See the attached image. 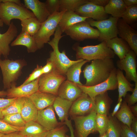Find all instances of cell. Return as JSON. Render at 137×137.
<instances>
[{
	"mask_svg": "<svg viewBox=\"0 0 137 137\" xmlns=\"http://www.w3.org/2000/svg\"><path fill=\"white\" fill-rule=\"evenodd\" d=\"M115 68L112 59L93 60L87 65L83 73L86 82L84 85L91 86L101 83L107 79Z\"/></svg>",
	"mask_w": 137,
	"mask_h": 137,
	"instance_id": "obj_1",
	"label": "cell"
},
{
	"mask_svg": "<svg viewBox=\"0 0 137 137\" xmlns=\"http://www.w3.org/2000/svg\"><path fill=\"white\" fill-rule=\"evenodd\" d=\"M58 26L54 34V37L48 43L52 47L53 50L50 52L49 57L47 61L52 63L53 69L59 74L64 76L68 68L72 65L83 60L80 59L76 60H70L66 55L65 50L60 52L59 49L60 40L63 36Z\"/></svg>",
	"mask_w": 137,
	"mask_h": 137,
	"instance_id": "obj_2",
	"label": "cell"
},
{
	"mask_svg": "<svg viewBox=\"0 0 137 137\" xmlns=\"http://www.w3.org/2000/svg\"><path fill=\"white\" fill-rule=\"evenodd\" d=\"M74 48L77 60L82 59L89 61L97 59H112L115 55L113 51L107 46L105 41L95 45L81 47L76 45Z\"/></svg>",
	"mask_w": 137,
	"mask_h": 137,
	"instance_id": "obj_3",
	"label": "cell"
},
{
	"mask_svg": "<svg viewBox=\"0 0 137 137\" xmlns=\"http://www.w3.org/2000/svg\"><path fill=\"white\" fill-rule=\"evenodd\" d=\"M66 11L55 12L50 15L45 21L41 23L38 31L33 36L38 49L42 48L45 44L50 40V37L54 34L59 21Z\"/></svg>",
	"mask_w": 137,
	"mask_h": 137,
	"instance_id": "obj_4",
	"label": "cell"
},
{
	"mask_svg": "<svg viewBox=\"0 0 137 137\" xmlns=\"http://www.w3.org/2000/svg\"><path fill=\"white\" fill-rule=\"evenodd\" d=\"M34 17L32 12L23 5L11 2H0V19L6 25L9 26L13 19L21 21Z\"/></svg>",
	"mask_w": 137,
	"mask_h": 137,
	"instance_id": "obj_5",
	"label": "cell"
},
{
	"mask_svg": "<svg viewBox=\"0 0 137 137\" xmlns=\"http://www.w3.org/2000/svg\"><path fill=\"white\" fill-rule=\"evenodd\" d=\"M23 60H10L0 59V67L3 76L4 89H10L11 85L15 83L21 73L22 70L26 65Z\"/></svg>",
	"mask_w": 137,
	"mask_h": 137,
	"instance_id": "obj_6",
	"label": "cell"
},
{
	"mask_svg": "<svg viewBox=\"0 0 137 137\" xmlns=\"http://www.w3.org/2000/svg\"><path fill=\"white\" fill-rule=\"evenodd\" d=\"M118 19L111 16L101 20L96 21L88 18L86 21L91 26L97 28L99 32L98 39L102 42L117 37V24Z\"/></svg>",
	"mask_w": 137,
	"mask_h": 137,
	"instance_id": "obj_7",
	"label": "cell"
},
{
	"mask_svg": "<svg viewBox=\"0 0 137 137\" xmlns=\"http://www.w3.org/2000/svg\"><path fill=\"white\" fill-rule=\"evenodd\" d=\"M96 114V112L93 111L87 115L72 118L75 122V137H87L91 133L98 132L95 121Z\"/></svg>",
	"mask_w": 137,
	"mask_h": 137,
	"instance_id": "obj_8",
	"label": "cell"
},
{
	"mask_svg": "<svg viewBox=\"0 0 137 137\" xmlns=\"http://www.w3.org/2000/svg\"><path fill=\"white\" fill-rule=\"evenodd\" d=\"M73 40L81 41L87 39H97L99 32L92 27L86 20L78 23L64 32Z\"/></svg>",
	"mask_w": 137,
	"mask_h": 137,
	"instance_id": "obj_9",
	"label": "cell"
},
{
	"mask_svg": "<svg viewBox=\"0 0 137 137\" xmlns=\"http://www.w3.org/2000/svg\"><path fill=\"white\" fill-rule=\"evenodd\" d=\"M65 79L64 76L53 70L49 73L42 74L39 78V91L50 93L57 96L58 89Z\"/></svg>",
	"mask_w": 137,
	"mask_h": 137,
	"instance_id": "obj_10",
	"label": "cell"
},
{
	"mask_svg": "<svg viewBox=\"0 0 137 137\" xmlns=\"http://www.w3.org/2000/svg\"><path fill=\"white\" fill-rule=\"evenodd\" d=\"M116 70L115 67L107 79L97 85L91 86H86L84 85H77L83 93L94 100L95 97L97 95L108 90H114L117 88Z\"/></svg>",
	"mask_w": 137,
	"mask_h": 137,
	"instance_id": "obj_11",
	"label": "cell"
},
{
	"mask_svg": "<svg viewBox=\"0 0 137 137\" xmlns=\"http://www.w3.org/2000/svg\"><path fill=\"white\" fill-rule=\"evenodd\" d=\"M95 107L94 100L83 92L73 102L69 113L72 118L77 116L86 115L94 111Z\"/></svg>",
	"mask_w": 137,
	"mask_h": 137,
	"instance_id": "obj_12",
	"label": "cell"
},
{
	"mask_svg": "<svg viewBox=\"0 0 137 137\" xmlns=\"http://www.w3.org/2000/svg\"><path fill=\"white\" fill-rule=\"evenodd\" d=\"M136 54L131 50L125 57L117 60L116 65L118 68L125 73V77L129 82H137L136 72Z\"/></svg>",
	"mask_w": 137,
	"mask_h": 137,
	"instance_id": "obj_13",
	"label": "cell"
},
{
	"mask_svg": "<svg viewBox=\"0 0 137 137\" xmlns=\"http://www.w3.org/2000/svg\"><path fill=\"white\" fill-rule=\"evenodd\" d=\"M117 35L126 41L131 49L137 54V32L121 18L117 24Z\"/></svg>",
	"mask_w": 137,
	"mask_h": 137,
	"instance_id": "obj_14",
	"label": "cell"
},
{
	"mask_svg": "<svg viewBox=\"0 0 137 137\" xmlns=\"http://www.w3.org/2000/svg\"><path fill=\"white\" fill-rule=\"evenodd\" d=\"M39 78L25 85L16 87L15 83L12 84L10 89H7V98L28 97L39 91Z\"/></svg>",
	"mask_w": 137,
	"mask_h": 137,
	"instance_id": "obj_15",
	"label": "cell"
},
{
	"mask_svg": "<svg viewBox=\"0 0 137 137\" xmlns=\"http://www.w3.org/2000/svg\"><path fill=\"white\" fill-rule=\"evenodd\" d=\"M75 12L81 16L96 21L106 19L108 17V14L105 12L104 7L96 5L89 1L79 7Z\"/></svg>",
	"mask_w": 137,
	"mask_h": 137,
	"instance_id": "obj_16",
	"label": "cell"
},
{
	"mask_svg": "<svg viewBox=\"0 0 137 137\" xmlns=\"http://www.w3.org/2000/svg\"><path fill=\"white\" fill-rule=\"evenodd\" d=\"M36 122L48 131L63 125L57 121L53 105L38 110Z\"/></svg>",
	"mask_w": 137,
	"mask_h": 137,
	"instance_id": "obj_17",
	"label": "cell"
},
{
	"mask_svg": "<svg viewBox=\"0 0 137 137\" xmlns=\"http://www.w3.org/2000/svg\"><path fill=\"white\" fill-rule=\"evenodd\" d=\"M83 93L77 84L67 80L64 81L60 86L57 96L73 102Z\"/></svg>",
	"mask_w": 137,
	"mask_h": 137,
	"instance_id": "obj_18",
	"label": "cell"
},
{
	"mask_svg": "<svg viewBox=\"0 0 137 137\" xmlns=\"http://www.w3.org/2000/svg\"><path fill=\"white\" fill-rule=\"evenodd\" d=\"M18 32L16 26L11 22L6 32L0 33V57L3 55L5 59L7 58L10 50L9 44L17 36Z\"/></svg>",
	"mask_w": 137,
	"mask_h": 137,
	"instance_id": "obj_19",
	"label": "cell"
},
{
	"mask_svg": "<svg viewBox=\"0 0 137 137\" xmlns=\"http://www.w3.org/2000/svg\"><path fill=\"white\" fill-rule=\"evenodd\" d=\"M24 6L30 9L41 23L45 21L50 15L45 3L38 0H24Z\"/></svg>",
	"mask_w": 137,
	"mask_h": 137,
	"instance_id": "obj_20",
	"label": "cell"
},
{
	"mask_svg": "<svg viewBox=\"0 0 137 137\" xmlns=\"http://www.w3.org/2000/svg\"><path fill=\"white\" fill-rule=\"evenodd\" d=\"M57 96L50 93L38 91L28 97L39 110L53 105Z\"/></svg>",
	"mask_w": 137,
	"mask_h": 137,
	"instance_id": "obj_21",
	"label": "cell"
},
{
	"mask_svg": "<svg viewBox=\"0 0 137 137\" xmlns=\"http://www.w3.org/2000/svg\"><path fill=\"white\" fill-rule=\"evenodd\" d=\"M105 42L107 46L113 50L119 60L124 58L131 50L127 42L121 38L117 37Z\"/></svg>",
	"mask_w": 137,
	"mask_h": 137,
	"instance_id": "obj_22",
	"label": "cell"
},
{
	"mask_svg": "<svg viewBox=\"0 0 137 137\" xmlns=\"http://www.w3.org/2000/svg\"><path fill=\"white\" fill-rule=\"evenodd\" d=\"M88 18L80 16L75 12L66 11L62 15L58 26L63 33L74 25L84 21Z\"/></svg>",
	"mask_w": 137,
	"mask_h": 137,
	"instance_id": "obj_23",
	"label": "cell"
},
{
	"mask_svg": "<svg viewBox=\"0 0 137 137\" xmlns=\"http://www.w3.org/2000/svg\"><path fill=\"white\" fill-rule=\"evenodd\" d=\"M48 131L36 122L30 121L26 122L20 132L25 137H45Z\"/></svg>",
	"mask_w": 137,
	"mask_h": 137,
	"instance_id": "obj_24",
	"label": "cell"
},
{
	"mask_svg": "<svg viewBox=\"0 0 137 137\" xmlns=\"http://www.w3.org/2000/svg\"><path fill=\"white\" fill-rule=\"evenodd\" d=\"M73 102L57 96L53 106L61 122L63 123L68 118V112Z\"/></svg>",
	"mask_w": 137,
	"mask_h": 137,
	"instance_id": "obj_25",
	"label": "cell"
},
{
	"mask_svg": "<svg viewBox=\"0 0 137 137\" xmlns=\"http://www.w3.org/2000/svg\"><path fill=\"white\" fill-rule=\"evenodd\" d=\"M94 111L96 114L107 116L112 100L109 96L107 91L96 96L94 98Z\"/></svg>",
	"mask_w": 137,
	"mask_h": 137,
	"instance_id": "obj_26",
	"label": "cell"
},
{
	"mask_svg": "<svg viewBox=\"0 0 137 137\" xmlns=\"http://www.w3.org/2000/svg\"><path fill=\"white\" fill-rule=\"evenodd\" d=\"M11 45L12 46L18 45L25 46L27 47V51L29 53H34L38 49L33 37L22 31L11 42Z\"/></svg>",
	"mask_w": 137,
	"mask_h": 137,
	"instance_id": "obj_27",
	"label": "cell"
},
{
	"mask_svg": "<svg viewBox=\"0 0 137 137\" xmlns=\"http://www.w3.org/2000/svg\"><path fill=\"white\" fill-rule=\"evenodd\" d=\"M116 75L118 92V101L123 97H125L127 92L133 91L134 85L126 78L123 71L118 68L116 70Z\"/></svg>",
	"mask_w": 137,
	"mask_h": 137,
	"instance_id": "obj_28",
	"label": "cell"
},
{
	"mask_svg": "<svg viewBox=\"0 0 137 137\" xmlns=\"http://www.w3.org/2000/svg\"><path fill=\"white\" fill-rule=\"evenodd\" d=\"M127 7L123 0H110L104 8L106 14L119 19L122 18Z\"/></svg>",
	"mask_w": 137,
	"mask_h": 137,
	"instance_id": "obj_29",
	"label": "cell"
},
{
	"mask_svg": "<svg viewBox=\"0 0 137 137\" xmlns=\"http://www.w3.org/2000/svg\"><path fill=\"white\" fill-rule=\"evenodd\" d=\"M38 111L31 100L28 97H26L21 112L22 116L26 122L36 121Z\"/></svg>",
	"mask_w": 137,
	"mask_h": 137,
	"instance_id": "obj_30",
	"label": "cell"
},
{
	"mask_svg": "<svg viewBox=\"0 0 137 137\" xmlns=\"http://www.w3.org/2000/svg\"><path fill=\"white\" fill-rule=\"evenodd\" d=\"M89 62L87 60H83L71 65L68 69L65 74L67 80L77 84L83 85L80 81L81 68L85 64Z\"/></svg>",
	"mask_w": 137,
	"mask_h": 137,
	"instance_id": "obj_31",
	"label": "cell"
},
{
	"mask_svg": "<svg viewBox=\"0 0 137 137\" xmlns=\"http://www.w3.org/2000/svg\"><path fill=\"white\" fill-rule=\"evenodd\" d=\"M121 106L120 110L115 115L119 121L131 128V123L134 116L126 101H124Z\"/></svg>",
	"mask_w": 137,
	"mask_h": 137,
	"instance_id": "obj_32",
	"label": "cell"
},
{
	"mask_svg": "<svg viewBox=\"0 0 137 137\" xmlns=\"http://www.w3.org/2000/svg\"><path fill=\"white\" fill-rule=\"evenodd\" d=\"M21 21V31L33 36L38 32L41 24L35 17L27 18Z\"/></svg>",
	"mask_w": 137,
	"mask_h": 137,
	"instance_id": "obj_33",
	"label": "cell"
},
{
	"mask_svg": "<svg viewBox=\"0 0 137 137\" xmlns=\"http://www.w3.org/2000/svg\"><path fill=\"white\" fill-rule=\"evenodd\" d=\"M121 126L116 118L111 115L108 117L107 132L108 137H121Z\"/></svg>",
	"mask_w": 137,
	"mask_h": 137,
	"instance_id": "obj_34",
	"label": "cell"
},
{
	"mask_svg": "<svg viewBox=\"0 0 137 137\" xmlns=\"http://www.w3.org/2000/svg\"><path fill=\"white\" fill-rule=\"evenodd\" d=\"M88 2V0H60L59 12L66 10L75 12L79 7Z\"/></svg>",
	"mask_w": 137,
	"mask_h": 137,
	"instance_id": "obj_35",
	"label": "cell"
},
{
	"mask_svg": "<svg viewBox=\"0 0 137 137\" xmlns=\"http://www.w3.org/2000/svg\"><path fill=\"white\" fill-rule=\"evenodd\" d=\"M26 97L16 98L14 101L2 112L3 116L9 114L21 113Z\"/></svg>",
	"mask_w": 137,
	"mask_h": 137,
	"instance_id": "obj_36",
	"label": "cell"
},
{
	"mask_svg": "<svg viewBox=\"0 0 137 137\" xmlns=\"http://www.w3.org/2000/svg\"><path fill=\"white\" fill-rule=\"evenodd\" d=\"M121 18L129 25L136 22L137 20V5L127 7Z\"/></svg>",
	"mask_w": 137,
	"mask_h": 137,
	"instance_id": "obj_37",
	"label": "cell"
},
{
	"mask_svg": "<svg viewBox=\"0 0 137 137\" xmlns=\"http://www.w3.org/2000/svg\"><path fill=\"white\" fill-rule=\"evenodd\" d=\"M2 119L11 125L19 127H24L26 123L21 113H16L5 115L4 116Z\"/></svg>",
	"mask_w": 137,
	"mask_h": 137,
	"instance_id": "obj_38",
	"label": "cell"
},
{
	"mask_svg": "<svg viewBox=\"0 0 137 137\" xmlns=\"http://www.w3.org/2000/svg\"><path fill=\"white\" fill-rule=\"evenodd\" d=\"M96 126L99 137L107 132L108 123L107 116L96 114L95 119Z\"/></svg>",
	"mask_w": 137,
	"mask_h": 137,
	"instance_id": "obj_39",
	"label": "cell"
},
{
	"mask_svg": "<svg viewBox=\"0 0 137 137\" xmlns=\"http://www.w3.org/2000/svg\"><path fill=\"white\" fill-rule=\"evenodd\" d=\"M23 128L11 125L2 119H0V133L6 134L20 131Z\"/></svg>",
	"mask_w": 137,
	"mask_h": 137,
	"instance_id": "obj_40",
	"label": "cell"
},
{
	"mask_svg": "<svg viewBox=\"0 0 137 137\" xmlns=\"http://www.w3.org/2000/svg\"><path fill=\"white\" fill-rule=\"evenodd\" d=\"M64 125L48 131L45 137H66V133L67 129Z\"/></svg>",
	"mask_w": 137,
	"mask_h": 137,
	"instance_id": "obj_41",
	"label": "cell"
},
{
	"mask_svg": "<svg viewBox=\"0 0 137 137\" xmlns=\"http://www.w3.org/2000/svg\"><path fill=\"white\" fill-rule=\"evenodd\" d=\"M50 15L59 12L60 0H47L45 2Z\"/></svg>",
	"mask_w": 137,
	"mask_h": 137,
	"instance_id": "obj_42",
	"label": "cell"
},
{
	"mask_svg": "<svg viewBox=\"0 0 137 137\" xmlns=\"http://www.w3.org/2000/svg\"><path fill=\"white\" fill-rule=\"evenodd\" d=\"M42 66L37 65L36 67L32 71L22 84L25 85L39 78L43 74Z\"/></svg>",
	"mask_w": 137,
	"mask_h": 137,
	"instance_id": "obj_43",
	"label": "cell"
},
{
	"mask_svg": "<svg viewBox=\"0 0 137 137\" xmlns=\"http://www.w3.org/2000/svg\"><path fill=\"white\" fill-rule=\"evenodd\" d=\"M16 98H4L0 97V119L3 118L2 114L3 110L10 105Z\"/></svg>",
	"mask_w": 137,
	"mask_h": 137,
	"instance_id": "obj_44",
	"label": "cell"
},
{
	"mask_svg": "<svg viewBox=\"0 0 137 137\" xmlns=\"http://www.w3.org/2000/svg\"><path fill=\"white\" fill-rule=\"evenodd\" d=\"M121 137H137V133L134 132L126 125H121Z\"/></svg>",
	"mask_w": 137,
	"mask_h": 137,
	"instance_id": "obj_45",
	"label": "cell"
},
{
	"mask_svg": "<svg viewBox=\"0 0 137 137\" xmlns=\"http://www.w3.org/2000/svg\"><path fill=\"white\" fill-rule=\"evenodd\" d=\"M131 95L128 96L125 100L128 105L130 106L137 102V82H135L134 88Z\"/></svg>",
	"mask_w": 137,
	"mask_h": 137,
	"instance_id": "obj_46",
	"label": "cell"
},
{
	"mask_svg": "<svg viewBox=\"0 0 137 137\" xmlns=\"http://www.w3.org/2000/svg\"><path fill=\"white\" fill-rule=\"evenodd\" d=\"M53 65L50 62L47 61L46 64L42 67V72L43 74H46L50 72L53 70Z\"/></svg>",
	"mask_w": 137,
	"mask_h": 137,
	"instance_id": "obj_47",
	"label": "cell"
},
{
	"mask_svg": "<svg viewBox=\"0 0 137 137\" xmlns=\"http://www.w3.org/2000/svg\"><path fill=\"white\" fill-rule=\"evenodd\" d=\"M109 0H88L89 2L98 6L104 7L108 3Z\"/></svg>",
	"mask_w": 137,
	"mask_h": 137,
	"instance_id": "obj_48",
	"label": "cell"
},
{
	"mask_svg": "<svg viewBox=\"0 0 137 137\" xmlns=\"http://www.w3.org/2000/svg\"><path fill=\"white\" fill-rule=\"evenodd\" d=\"M64 125H66L69 128L70 132V136L66 135V137H75L74 135V130L72 127L71 120L67 119L63 122Z\"/></svg>",
	"mask_w": 137,
	"mask_h": 137,
	"instance_id": "obj_49",
	"label": "cell"
},
{
	"mask_svg": "<svg viewBox=\"0 0 137 137\" xmlns=\"http://www.w3.org/2000/svg\"><path fill=\"white\" fill-rule=\"evenodd\" d=\"M2 137H25L20 133V131L14 132L4 134Z\"/></svg>",
	"mask_w": 137,
	"mask_h": 137,
	"instance_id": "obj_50",
	"label": "cell"
},
{
	"mask_svg": "<svg viewBox=\"0 0 137 137\" xmlns=\"http://www.w3.org/2000/svg\"><path fill=\"white\" fill-rule=\"evenodd\" d=\"M122 98H121L120 100L118 101V102L117 104L115 106L113 112L111 113V116H114L116 113L118 111V110L122 104Z\"/></svg>",
	"mask_w": 137,
	"mask_h": 137,
	"instance_id": "obj_51",
	"label": "cell"
},
{
	"mask_svg": "<svg viewBox=\"0 0 137 137\" xmlns=\"http://www.w3.org/2000/svg\"><path fill=\"white\" fill-rule=\"evenodd\" d=\"M131 128L134 132L137 133V119L136 117H134L133 119Z\"/></svg>",
	"mask_w": 137,
	"mask_h": 137,
	"instance_id": "obj_52",
	"label": "cell"
},
{
	"mask_svg": "<svg viewBox=\"0 0 137 137\" xmlns=\"http://www.w3.org/2000/svg\"><path fill=\"white\" fill-rule=\"evenodd\" d=\"M123 1L127 7L137 5V0H123Z\"/></svg>",
	"mask_w": 137,
	"mask_h": 137,
	"instance_id": "obj_53",
	"label": "cell"
},
{
	"mask_svg": "<svg viewBox=\"0 0 137 137\" xmlns=\"http://www.w3.org/2000/svg\"><path fill=\"white\" fill-rule=\"evenodd\" d=\"M132 113H133V114H134L136 116L137 115V104L134 105H132L130 106V107Z\"/></svg>",
	"mask_w": 137,
	"mask_h": 137,
	"instance_id": "obj_54",
	"label": "cell"
},
{
	"mask_svg": "<svg viewBox=\"0 0 137 137\" xmlns=\"http://www.w3.org/2000/svg\"><path fill=\"white\" fill-rule=\"evenodd\" d=\"M1 2H9L16 3L20 5H23L20 0H0Z\"/></svg>",
	"mask_w": 137,
	"mask_h": 137,
	"instance_id": "obj_55",
	"label": "cell"
},
{
	"mask_svg": "<svg viewBox=\"0 0 137 137\" xmlns=\"http://www.w3.org/2000/svg\"><path fill=\"white\" fill-rule=\"evenodd\" d=\"M7 92L6 91H0V97H3L7 96Z\"/></svg>",
	"mask_w": 137,
	"mask_h": 137,
	"instance_id": "obj_56",
	"label": "cell"
},
{
	"mask_svg": "<svg viewBox=\"0 0 137 137\" xmlns=\"http://www.w3.org/2000/svg\"><path fill=\"white\" fill-rule=\"evenodd\" d=\"M99 137H108V135L107 132L102 135Z\"/></svg>",
	"mask_w": 137,
	"mask_h": 137,
	"instance_id": "obj_57",
	"label": "cell"
},
{
	"mask_svg": "<svg viewBox=\"0 0 137 137\" xmlns=\"http://www.w3.org/2000/svg\"><path fill=\"white\" fill-rule=\"evenodd\" d=\"M3 24L4 23L0 19V27H2L3 26Z\"/></svg>",
	"mask_w": 137,
	"mask_h": 137,
	"instance_id": "obj_58",
	"label": "cell"
},
{
	"mask_svg": "<svg viewBox=\"0 0 137 137\" xmlns=\"http://www.w3.org/2000/svg\"><path fill=\"white\" fill-rule=\"evenodd\" d=\"M4 134L0 133V137H2Z\"/></svg>",
	"mask_w": 137,
	"mask_h": 137,
	"instance_id": "obj_59",
	"label": "cell"
}]
</instances>
